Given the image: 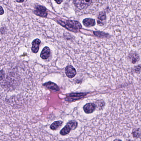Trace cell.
Segmentation results:
<instances>
[{
	"instance_id": "6da1fadb",
	"label": "cell",
	"mask_w": 141,
	"mask_h": 141,
	"mask_svg": "<svg viewBox=\"0 0 141 141\" xmlns=\"http://www.w3.org/2000/svg\"><path fill=\"white\" fill-rule=\"evenodd\" d=\"M59 23L67 29L72 32H77L82 28L81 24L77 21L67 20L65 23L61 21H60Z\"/></svg>"
},
{
	"instance_id": "7a4b0ae2",
	"label": "cell",
	"mask_w": 141,
	"mask_h": 141,
	"mask_svg": "<svg viewBox=\"0 0 141 141\" xmlns=\"http://www.w3.org/2000/svg\"><path fill=\"white\" fill-rule=\"evenodd\" d=\"M77 126V122L74 120L70 121L67 123L66 125L60 132V134L62 135H65L69 133L71 130H74Z\"/></svg>"
},
{
	"instance_id": "3957f363",
	"label": "cell",
	"mask_w": 141,
	"mask_h": 141,
	"mask_svg": "<svg viewBox=\"0 0 141 141\" xmlns=\"http://www.w3.org/2000/svg\"><path fill=\"white\" fill-rule=\"evenodd\" d=\"M34 13L40 17H46L47 15L46 8L41 5H37L35 7L34 10Z\"/></svg>"
},
{
	"instance_id": "277c9868",
	"label": "cell",
	"mask_w": 141,
	"mask_h": 141,
	"mask_svg": "<svg viewBox=\"0 0 141 141\" xmlns=\"http://www.w3.org/2000/svg\"><path fill=\"white\" fill-rule=\"evenodd\" d=\"M75 6L79 9L86 8L90 5L92 1H73Z\"/></svg>"
},
{
	"instance_id": "5b68a950",
	"label": "cell",
	"mask_w": 141,
	"mask_h": 141,
	"mask_svg": "<svg viewBox=\"0 0 141 141\" xmlns=\"http://www.w3.org/2000/svg\"><path fill=\"white\" fill-rule=\"evenodd\" d=\"M65 74L69 78H72L76 75V71L72 65H68L66 67L65 70Z\"/></svg>"
},
{
	"instance_id": "8992f818",
	"label": "cell",
	"mask_w": 141,
	"mask_h": 141,
	"mask_svg": "<svg viewBox=\"0 0 141 141\" xmlns=\"http://www.w3.org/2000/svg\"><path fill=\"white\" fill-rule=\"evenodd\" d=\"M41 41L39 39H35L32 42V51L33 53H37L39 50V45L41 43Z\"/></svg>"
},
{
	"instance_id": "52a82bcc",
	"label": "cell",
	"mask_w": 141,
	"mask_h": 141,
	"mask_svg": "<svg viewBox=\"0 0 141 141\" xmlns=\"http://www.w3.org/2000/svg\"><path fill=\"white\" fill-rule=\"evenodd\" d=\"M43 85L48 89L54 92H58L59 91V88L57 85L51 82L46 83L43 84Z\"/></svg>"
},
{
	"instance_id": "ba28073f",
	"label": "cell",
	"mask_w": 141,
	"mask_h": 141,
	"mask_svg": "<svg viewBox=\"0 0 141 141\" xmlns=\"http://www.w3.org/2000/svg\"><path fill=\"white\" fill-rule=\"evenodd\" d=\"M95 108L96 107L95 104L92 103H89L84 105V110L86 113H91L94 111Z\"/></svg>"
},
{
	"instance_id": "9c48e42d",
	"label": "cell",
	"mask_w": 141,
	"mask_h": 141,
	"mask_svg": "<svg viewBox=\"0 0 141 141\" xmlns=\"http://www.w3.org/2000/svg\"><path fill=\"white\" fill-rule=\"evenodd\" d=\"M50 53V50L49 48L48 47L46 46L42 50L40 55V57L41 58L44 60L47 59L49 56Z\"/></svg>"
},
{
	"instance_id": "30bf717a",
	"label": "cell",
	"mask_w": 141,
	"mask_h": 141,
	"mask_svg": "<svg viewBox=\"0 0 141 141\" xmlns=\"http://www.w3.org/2000/svg\"><path fill=\"white\" fill-rule=\"evenodd\" d=\"M83 23L85 26L90 27L94 26L95 24V21L94 19L86 18L83 20Z\"/></svg>"
},
{
	"instance_id": "8fae6325",
	"label": "cell",
	"mask_w": 141,
	"mask_h": 141,
	"mask_svg": "<svg viewBox=\"0 0 141 141\" xmlns=\"http://www.w3.org/2000/svg\"><path fill=\"white\" fill-rule=\"evenodd\" d=\"M63 124V122L61 121H58L54 122V123L51 125L50 128L51 130H56L59 127L61 126Z\"/></svg>"
},
{
	"instance_id": "7c38bea8",
	"label": "cell",
	"mask_w": 141,
	"mask_h": 141,
	"mask_svg": "<svg viewBox=\"0 0 141 141\" xmlns=\"http://www.w3.org/2000/svg\"><path fill=\"white\" fill-rule=\"evenodd\" d=\"M130 58L133 63H135L139 60V57L137 54L133 53L131 54Z\"/></svg>"
},
{
	"instance_id": "4fadbf2b",
	"label": "cell",
	"mask_w": 141,
	"mask_h": 141,
	"mask_svg": "<svg viewBox=\"0 0 141 141\" xmlns=\"http://www.w3.org/2000/svg\"><path fill=\"white\" fill-rule=\"evenodd\" d=\"M94 34L96 36L99 37H105L108 36L107 34H105L102 32H94Z\"/></svg>"
},
{
	"instance_id": "5bb4252c",
	"label": "cell",
	"mask_w": 141,
	"mask_h": 141,
	"mask_svg": "<svg viewBox=\"0 0 141 141\" xmlns=\"http://www.w3.org/2000/svg\"><path fill=\"white\" fill-rule=\"evenodd\" d=\"M105 18V14L104 12H101L99 14V16L98 17V19L99 20H104Z\"/></svg>"
},
{
	"instance_id": "9a60e30c",
	"label": "cell",
	"mask_w": 141,
	"mask_h": 141,
	"mask_svg": "<svg viewBox=\"0 0 141 141\" xmlns=\"http://www.w3.org/2000/svg\"><path fill=\"white\" fill-rule=\"evenodd\" d=\"M4 13V11L2 7H1V15H2Z\"/></svg>"
},
{
	"instance_id": "2e32d148",
	"label": "cell",
	"mask_w": 141,
	"mask_h": 141,
	"mask_svg": "<svg viewBox=\"0 0 141 141\" xmlns=\"http://www.w3.org/2000/svg\"><path fill=\"white\" fill-rule=\"evenodd\" d=\"M56 1V2L57 3H58V4H60L61 2H63L62 1Z\"/></svg>"
},
{
	"instance_id": "e0dca14e",
	"label": "cell",
	"mask_w": 141,
	"mask_h": 141,
	"mask_svg": "<svg viewBox=\"0 0 141 141\" xmlns=\"http://www.w3.org/2000/svg\"><path fill=\"white\" fill-rule=\"evenodd\" d=\"M17 1V2L21 3L23 2L24 1Z\"/></svg>"
},
{
	"instance_id": "ac0fdd59",
	"label": "cell",
	"mask_w": 141,
	"mask_h": 141,
	"mask_svg": "<svg viewBox=\"0 0 141 141\" xmlns=\"http://www.w3.org/2000/svg\"><path fill=\"white\" fill-rule=\"evenodd\" d=\"M113 141H122L121 140H120V139H115V140H114Z\"/></svg>"
}]
</instances>
